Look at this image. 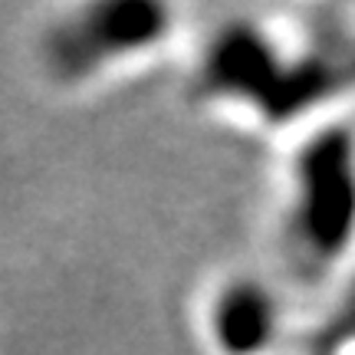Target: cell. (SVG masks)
<instances>
[{"instance_id":"1","label":"cell","mask_w":355,"mask_h":355,"mask_svg":"<svg viewBox=\"0 0 355 355\" xmlns=\"http://www.w3.org/2000/svg\"><path fill=\"white\" fill-rule=\"evenodd\" d=\"M286 247L296 266L322 277L339 266L355 247V145L329 128L309 139L293 158L290 198L283 220Z\"/></svg>"},{"instance_id":"3","label":"cell","mask_w":355,"mask_h":355,"mask_svg":"<svg viewBox=\"0 0 355 355\" xmlns=\"http://www.w3.org/2000/svg\"><path fill=\"white\" fill-rule=\"evenodd\" d=\"M207 339L220 355H266L279 339V303L257 279H227L204 309Z\"/></svg>"},{"instance_id":"2","label":"cell","mask_w":355,"mask_h":355,"mask_svg":"<svg viewBox=\"0 0 355 355\" xmlns=\"http://www.w3.org/2000/svg\"><path fill=\"white\" fill-rule=\"evenodd\" d=\"M168 30V10L152 3H99L73 13L46 40V63L63 83H86L102 69L152 50Z\"/></svg>"}]
</instances>
